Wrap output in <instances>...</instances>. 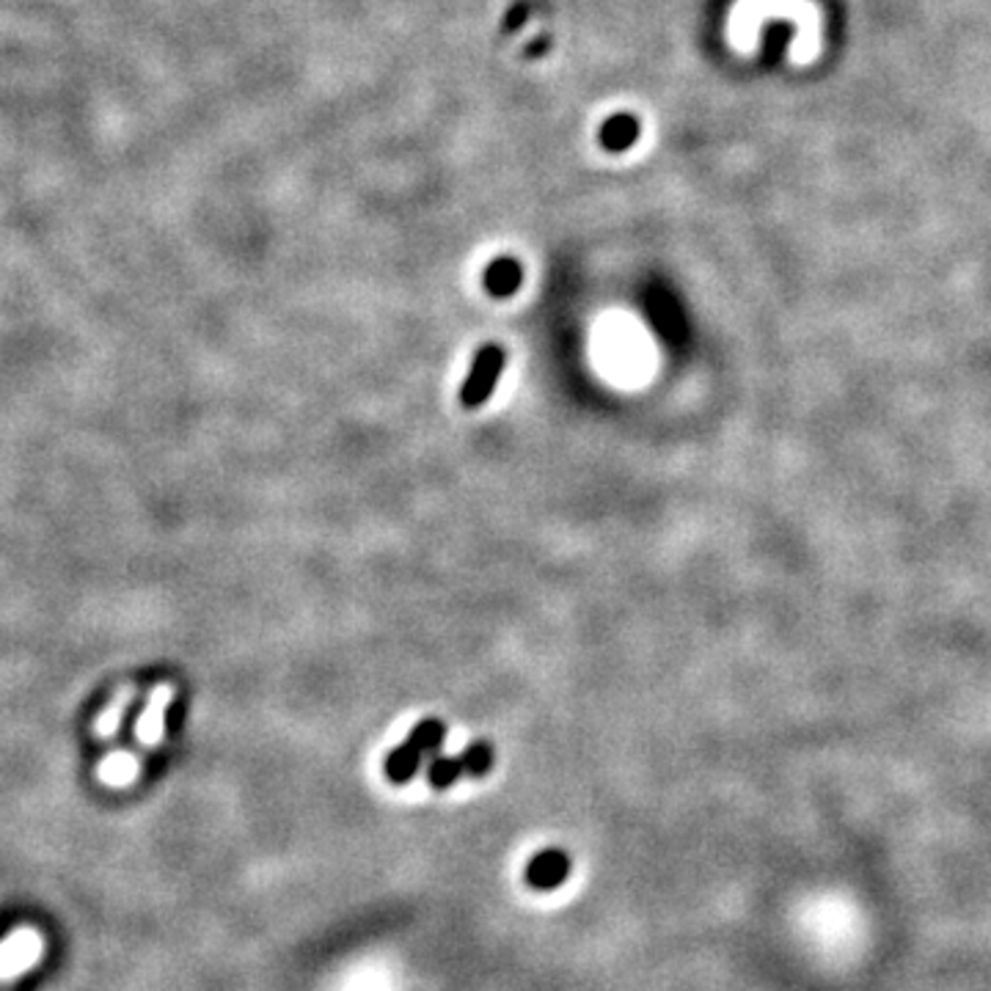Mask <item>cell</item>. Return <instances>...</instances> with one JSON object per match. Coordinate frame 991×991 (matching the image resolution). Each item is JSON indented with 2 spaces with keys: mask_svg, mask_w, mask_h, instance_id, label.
Here are the masks:
<instances>
[{
  "mask_svg": "<svg viewBox=\"0 0 991 991\" xmlns=\"http://www.w3.org/2000/svg\"><path fill=\"white\" fill-rule=\"evenodd\" d=\"M518 284H521V268H518L515 259H496L484 273V286L496 297L512 295Z\"/></svg>",
  "mask_w": 991,
  "mask_h": 991,
  "instance_id": "cell-8",
  "label": "cell"
},
{
  "mask_svg": "<svg viewBox=\"0 0 991 991\" xmlns=\"http://www.w3.org/2000/svg\"><path fill=\"white\" fill-rule=\"evenodd\" d=\"M174 686L171 683H157V686L149 691L146 708L138 716L135 721V738L143 747H157L165 736V710H168L171 699H174Z\"/></svg>",
  "mask_w": 991,
  "mask_h": 991,
  "instance_id": "cell-4",
  "label": "cell"
},
{
  "mask_svg": "<svg viewBox=\"0 0 991 991\" xmlns=\"http://www.w3.org/2000/svg\"><path fill=\"white\" fill-rule=\"evenodd\" d=\"M504 350L499 345H484L479 347L477 356H473L471 372H468L466 383L460 385V405L462 407H479L490 400L496 383H499V374L504 369Z\"/></svg>",
  "mask_w": 991,
  "mask_h": 991,
  "instance_id": "cell-1",
  "label": "cell"
},
{
  "mask_svg": "<svg viewBox=\"0 0 991 991\" xmlns=\"http://www.w3.org/2000/svg\"><path fill=\"white\" fill-rule=\"evenodd\" d=\"M424 752L411 741V738H407L405 743H400L396 749H391L389 758H385V776H389V782H394V785L411 782L413 776H416Z\"/></svg>",
  "mask_w": 991,
  "mask_h": 991,
  "instance_id": "cell-7",
  "label": "cell"
},
{
  "mask_svg": "<svg viewBox=\"0 0 991 991\" xmlns=\"http://www.w3.org/2000/svg\"><path fill=\"white\" fill-rule=\"evenodd\" d=\"M132 699H135V686H132V683H124L121 688H116V694L110 697V703L105 705V710L97 716V721H94V736L102 738V741L113 738L116 732H119L121 719H124V710H127V705H132Z\"/></svg>",
  "mask_w": 991,
  "mask_h": 991,
  "instance_id": "cell-6",
  "label": "cell"
},
{
  "mask_svg": "<svg viewBox=\"0 0 991 991\" xmlns=\"http://www.w3.org/2000/svg\"><path fill=\"white\" fill-rule=\"evenodd\" d=\"M44 939L33 928H17L0 941V983L25 974L42 958Z\"/></svg>",
  "mask_w": 991,
  "mask_h": 991,
  "instance_id": "cell-2",
  "label": "cell"
},
{
  "mask_svg": "<svg viewBox=\"0 0 991 991\" xmlns=\"http://www.w3.org/2000/svg\"><path fill=\"white\" fill-rule=\"evenodd\" d=\"M138 769H141L138 754L127 752V749H116V752L105 754L97 769V776L108 787H127L138 780Z\"/></svg>",
  "mask_w": 991,
  "mask_h": 991,
  "instance_id": "cell-5",
  "label": "cell"
},
{
  "mask_svg": "<svg viewBox=\"0 0 991 991\" xmlns=\"http://www.w3.org/2000/svg\"><path fill=\"white\" fill-rule=\"evenodd\" d=\"M407 738H411V741L416 743V747L422 749L424 754L435 752V749H440V743H444L446 725L440 719H424V721H418L416 727H413L411 736H407Z\"/></svg>",
  "mask_w": 991,
  "mask_h": 991,
  "instance_id": "cell-10",
  "label": "cell"
},
{
  "mask_svg": "<svg viewBox=\"0 0 991 991\" xmlns=\"http://www.w3.org/2000/svg\"><path fill=\"white\" fill-rule=\"evenodd\" d=\"M570 868L573 862L570 857H567V851H562V848H545V851L534 853V857L529 859L526 870H523V879H526V884L532 886V890L548 892L565 884L567 875H570Z\"/></svg>",
  "mask_w": 991,
  "mask_h": 991,
  "instance_id": "cell-3",
  "label": "cell"
},
{
  "mask_svg": "<svg viewBox=\"0 0 991 991\" xmlns=\"http://www.w3.org/2000/svg\"><path fill=\"white\" fill-rule=\"evenodd\" d=\"M460 760L468 776H484L490 771V765H493V747L488 741H473L460 754Z\"/></svg>",
  "mask_w": 991,
  "mask_h": 991,
  "instance_id": "cell-11",
  "label": "cell"
},
{
  "mask_svg": "<svg viewBox=\"0 0 991 991\" xmlns=\"http://www.w3.org/2000/svg\"><path fill=\"white\" fill-rule=\"evenodd\" d=\"M462 774H466V769H462L460 754H457V758H444V754H440V758L429 760L427 765V782L433 787H438V791L440 787L455 785Z\"/></svg>",
  "mask_w": 991,
  "mask_h": 991,
  "instance_id": "cell-9",
  "label": "cell"
}]
</instances>
